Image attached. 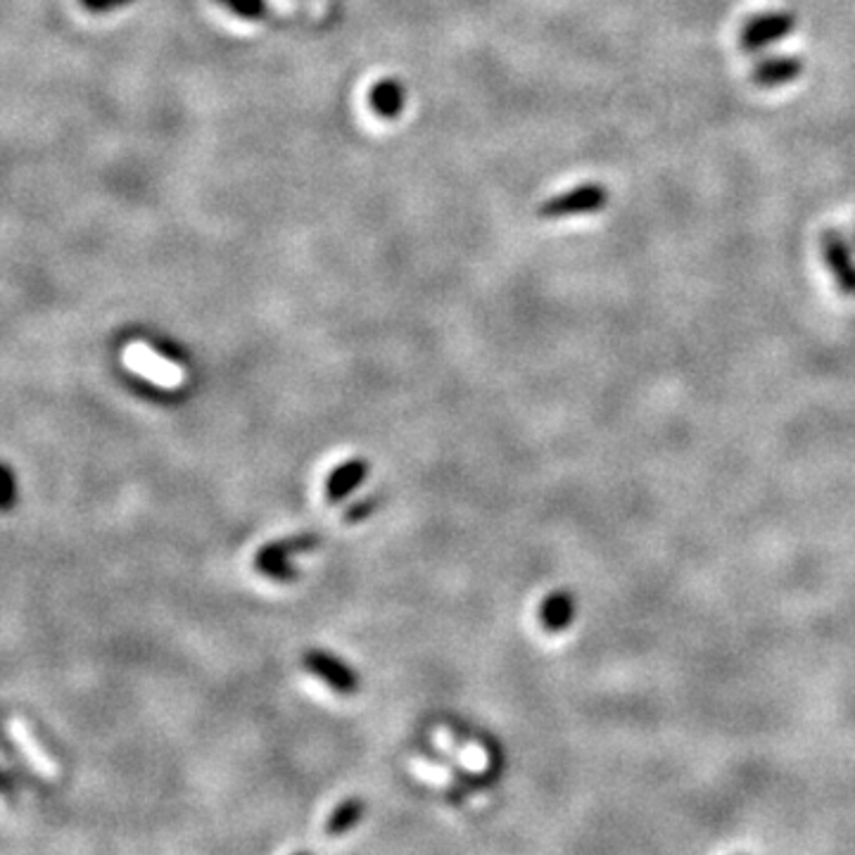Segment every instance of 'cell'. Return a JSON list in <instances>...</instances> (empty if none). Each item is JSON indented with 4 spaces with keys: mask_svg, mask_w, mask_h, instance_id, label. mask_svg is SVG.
Masks as SVG:
<instances>
[{
    "mask_svg": "<svg viewBox=\"0 0 855 855\" xmlns=\"http://www.w3.org/2000/svg\"><path fill=\"white\" fill-rule=\"evenodd\" d=\"M318 547V538L312 532L307 534H297V538H285V540H278V542H272L259 549L257 554V566H264V563H281V561H288L291 554H299V551H312Z\"/></svg>",
    "mask_w": 855,
    "mask_h": 855,
    "instance_id": "8992f818",
    "label": "cell"
},
{
    "mask_svg": "<svg viewBox=\"0 0 855 855\" xmlns=\"http://www.w3.org/2000/svg\"><path fill=\"white\" fill-rule=\"evenodd\" d=\"M376 504H379V499H376V497H368V499H364V502L354 504V507L347 511L345 521H347V523H360V521H364L366 515H368L373 509H376Z\"/></svg>",
    "mask_w": 855,
    "mask_h": 855,
    "instance_id": "7c38bea8",
    "label": "cell"
},
{
    "mask_svg": "<svg viewBox=\"0 0 855 855\" xmlns=\"http://www.w3.org/2000/svg\"><path fill=\"white\" fill-rule=\"evenodd\" d=\"M366 471H368V463L362 459H352V461L343 463V466H337L333 471V475L328 478V485H326L328 502L331 504L341 502L343 497H347L356 485L362 483V480L366 478Z\"/></svg>",
    "mask_w": 855,
    "mask_h": 855,
    "instance_id": "277c9868",
    "label": "cell"
},
{
    "mask_svg": "<svg viewBox=\"0 0 855 855\" xmlns=\"http://www.w3.org/2000/svg\"><path fill=\"white\" fill-rule=\"evenodd\" d=\"M371 107L383 119H397L404 110V88L395 79H385L371 88Z\"/></svg>",
    "mask_w": 855,
    "mask_h": 855,
    "instance_id": "5b68a950",
    "label": "cell"
},
{
    "mask_svg": "<svg viewBox=\"0 0 855 855\" xmlns=\"http://www.w3.org/2000/svg\"><path fill=\"white\" fill-rule=\"evenodd\" d=\"M219 3L230 12H236L238 17H245V20H262V17L269 12L266 0H219Z\"/></svg>",
    "mask_w": 855,
    "mask_h": 855,
    "instance_id": "9c48e42d",
    "label": "cell"
},
{
    "mask_svg": "<svg viewBox=\"0 0 855 855\" xmlns=\"http://www.w3.org/2000/svg\"><path fill=\"white\" fill-rule=\"evenodd\" d=\"M8 733H10V737L14 739L17 748H20V751L24 754V758L31 763V768H33L36 773L43 775V777H48V779H56V777L60 775V768L56 765V760H52V758L43 751L41 744L31 737V733L27 729L24 720L12 718V720L8 723Z\"/></svg>",
    "mask_w": 855,
    "mask_h": 855,
    "instance_id": "7a4b0ae2",
    "label": "cell"
},
{
    "mask_svg": "<svg viewBox=\"0 0 855 855\" xmlns=\"http://www.w3.org/2000/svg\"><path fill=\"white\" fill-rule=\"evenodd\" d=\"M307 668L312 672H316L321 680H326L337 691L352 694L356 689L354 675L341 661H335L333 656H328L324 651H309L307 653Z\"/></svg>",
    "mask_w": 855,
    "mask_h": 855,
    "instance_id": "3957f363",
    "label": "cell"
},
{
    "mask_svg": "<svg viewBox=\"0 0 855 855\" xmlns=\"http://www.w3.org/2000/svg\"><path fill=\"white\" fill-rule=\"evenodd\" d=\"M12 504V471L6 469V509Z\"/></svg>",
    "mask_w": 855,
    "mask_h": 855,
    "instance_id": "4fadbf2b",
    "label": "cell"
},
{
    "mask_svg": "<svg viewBox=\"0 0 855 855\" xmlns=\"http://www.w3.org/2000/svg\"><path fill=\"white\" fill-rule=\"evenodd\" d=\"M127 364L140 373V376L150 379L157 385L174 387L181 383V368H176L171 362H167L165 356H159L157 352L136 345L127 350Z\"/></svg>",
    "mask_w": 855,
    "mask_h": 855,
    "instance_id": "6da1fadb",
    "label": "cell"
},
{
    "mask_svg": "<svg viewBox=\"0 0 855 855\" xmlns=\"http://www.w3.org/2000/svg\"><path fill=\"white\" fill-rule=\"evenodd\" d=\"M362 813H364V804H362L360 798H347V800H343V804L337 806V808L333 810V815L328 817L326 834H328V836H335V834H343V832L352 829V827L362 819Z\"/></svg>",
    "mask_w": 855,
    "mask_h": 855,
    "instance_id": "ba28073f",
    "label": "cell"
},
{
    "mask_svg": "<svg viewBox=\"0 0 855 855\" xmlns=\"http://www.w3.org/2000/svg\"><path fill=\"white\" fill-rule=\"evenodd\" d=\"M129 3H131V0H81V6H83L88 12H94V14L112 12V10L124 8V6H129Z\"/></svg>",
    "mask_w": 855,
    "mask_h": 855,
    "instance_id": "8fae6325",
    "label": "cell"
},
{
    "mask_svg": "<svg viewBox=\"0 0 855 855\" xmlns=\"http://www.w3.org/2000/svg\"><path fill=\"white\" fill-rule=\"evenodd\" d=\"M412 770H414V775L421 777L423 782L433 784V787H448V784H450V775H448V773H444L442 768H438V765L425 763V760H421V758H414V760H412Z\"/></svg>",
    "mask_w": 855,
    "mask_h": 855,
    "instance_id": "30bf717a",
    "label": "cell"
},
{
    "mask_svg": "<svg viewBox=\"0 0 855 855\" xmlns=\"http://www.w3.org/2000/svg\"><path fill=\"white\" fill-rule=\"evenodd\" d=\"M435 746H440L444 754L456 758L463 768L469 770H483L485 768V754L478 746H459L448 729H435Z\"/></svg>",
    "mask_w": 855,
    "mask_h": 855,
    "instance_id": "52a82bcc",
    "label": "cell"
}]
</instances>
